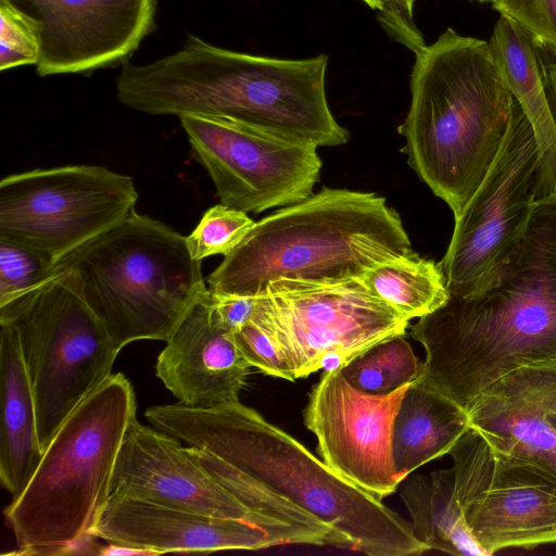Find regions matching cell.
I'll use <instances>...</instances> for the list:
<instances>
[{
    "instance_id": "20",
    "label": "cell",
    "mask_w": 556,
    "mask_h": 556,
    "mask_svg": "<svg viewBox=\"0 0 556 556\" xmlns=\"http://www.w3.org/2000/svg\"><path fill=\"white\" fill-rule=\"evenodd\" d=\"M0 479L15 500L38 467L39 443L33 389L16 330L0 321Z\"/></svg>"
},
{
    "instance_id": "6",
    "label": "cell",
    "mask_w": 556,
    "mask_h": 556,
    "mask_svg": "<svg viewBox=\"0 0 556 556\" xmlns=\"http://www.w3.org/2000/svg\"><path fill=\"white\" fill-rule=\"evenodd\" d=\"M136 408L131 382L113 374L62 424L26 488L4 510L16 554L68 555L96 538Z\"/></svg>"
},
{
    "instance_id": "17",
    "label": "cell",
    "mask_w": 556,
    "mask_h": 556,
    "mask_svg": "<svg viewBox=\"0 0 556 556\" xmlns=\"http://www.w3.org/2000/svg\"><path fill=\"white\" fill-rule=\"evenodd\" d=\"M250 367L233 333L219 325L207 289L166 341L155 372L178 403L206 408L239 400Z\"/></svg>"
},
{
    "instance_id": "37",
    "label": "cell",
    "mask_w": 556,
    "mask_h": 556,
    "mask_svg": "<svg viewBox=\"0 0 556 556\" xmlns=\"http://www.w3.org/2000/svg\"><path fill=\"white\" fill-rule=\"evenodd\" d=\"M477 1H479V2H490V3L492 2V0H477Z\"/></svg>"
},
{
    "instance_id": "34",
    "label": "cell",
    "mask_w": 556,
    "mask_h": 556,
    "mask_svg": "<svg viewBox=\"0 0 556 556\" xmlns=\"http://www.w3.org/2000/svg\"><path fill=\"white\" fill-rule=\"evenodd\" d=\"M98 554L105 556L153 555L151 552L141 548L110 542L108 546L101 547Z\"/></svg>"
},
{
    "instance_id": "26",
    "label": "cell",
    "mask_w": 556,
    "mask_h": 556,
    "mask_svg": "<svg viewBox=\"0 0 556 556\" xmlns=\"http://www.w3.org/2000/svg\"><path fill=\"white\" fill-rule=\"evenodd\" d=\"M472 428L492 447L532 460L556 476V430L546 418H515Z\"/></svg>"
},
{
    "instance_id": "16",
    "label": "cell",
    "mask_w": 556,
    "mask_h": 556,
    "mask_svg": "<svg viewBox=\"0 0 556 556\" xmlns=\"http://www.w3.org/2000/svg\"><path fill=\"white\" fill-rule=\"evenodd\" d=\"M40 26V77L125 64L155 28L157 0H9Z\"/></svg>"
},
{
    "instance_id": "33",
    "label": "cell",
    "mask_w": 556,
    "mask_h": 556,
    "mask_svg": "<svg viewBox=\"0 0 556 556\" xmlns=\"http://www.w3.org/2000/svg\"><path fill=\"white\" fill-rule=\"evenodd\" d=\"M212 294L214 313L219 325L232 333L252 318L257 305V296Z\"/></svg>"
},
{
    "instance_id": "13",
    "label": "cell",
    "mask_w": 556,
    "mask_h": 556,
    "mask_svg": "<svg viewBox=\"0 0 556 556\" xmlns=\"http://www.w3.org/2000/svg\"><path fill=\"white\" fill-rule=\"evenodd\" d=\"M539 156L532 127L513 102L509 127L484 179L467 202L439 265L448 293L465 294L513 251L536 200Z\"/></svg>"
},
{
    "instance_id": "36",
    "label": "cell",
    "mask_w": 556,
    "mask_h": 556,
    "mask_svg": "<svg viewBox=\"0 0 556 556\" xmlns=\"http://www.w3.org/2000/svg\"><path fill=\"white\" fill-rule=\"evenodd\" d=\"M546 419L549 421V424H551V425L555 428V430H556V416L547 417Z\"/></svg>"
},
{
    "instance_id": "30",
    "label": "cell",
    "mask_w": 556,
    "mask_h": 556,
    "mask_svg": "<svg viewBox=\"0 0 556 556\" xmlns=\"http://www.w3.org/2000/svg\"><path fill=\"white\" fill-rule=\"evenodd\" d=\"M235 341L251 367L266 375L295 380L292 369L282 356L267 328L255 317L233 333Z\"/></svg>"
},
{
    "instance_id": "11",
    "label": "cell",
    "mask_w": 556,
    "mask_h": 556,
    "mask_svg": "<svg viewBox=\"0 0 556 556\" xmlns=\"http://www.w3.org/2000/svg\"><path fill=\"white\" fill-rule=\"evenodd\" d=\"M454 493L480 545L506 548L556 544V476L498 451L469 427L450 450Z\"/></svg>"
},
{
    "instance_id": "21",
    "label": "cell",
    "mask_w": 556,
    "mask_h": 556,
    "mask_svg": "<svg viewBox=\"0 0 556 556\" xmlns=\"http://www.w3.org/2000/svg\"><path fill=\"white\" fill-rule=\"evenodd\" d=\"M469 427L467 413L454 402L422 382L409 383L393 424L392 453L399 481L448 454Z\"/></svg>"
},
{
    "instance_id": "29",
    "label": "cell",
    "mask_w": 556,
    "mask_h": 556,
    "mask_svg": "<svg viewBox=\"0 0 556 556\" xmlns=\"http://www.w3.org/2000/svg\"><path fill=\"white\" fill-rule=\"evenodd\" d=\"M51 268V263L35 251L0 240V304L45 280Z\"/></svg>"
},
{
    "instance_id": "2",
    "label": "cell",
    "mask_w": 556,
    "mask_h": 556,
    "mask_svg": "<svg viewBox=\"0 0 556 556\" xmlns=\"http://www.w3.org/2000/svg\"><path fill=\"white\" fill-rule=\"evenodd\" d=\"M327 65L325 54L275 59L188 35L173 54L143 65L123 64L116 98L150 115L220 117L317 148L337 147L350 134L329 109Z\"/></svg>"
},
{
    "instance_id": "1",
    "label": "cell",
    "mask_w": 556,
    "mask_h": 556,
    "mask_svg": "<svg viewBox=\"0 0 556 556\" xmlns=\"http://www.w3.org/2000/svg\"><path fill=\"white\" fill-rule=\"evenodd\" d=\"M426 359L416 379L466 413L490 384L556 358V193L536 199L513 251L465 294L420 317Z\"/></svg>"
},
{
    "instance_id": "22",
    "label": "cell",
    "mask_w": 556,
    "mask_h": 556,
    "mask_svg": "<svg viewBox=\"0 0 556 556\" xmlns=\"http://www.w3.org/2000/svg\"><path fill=\"white\" fill-rule=\"evenodd\" d=\"M400 495L414 536L427 551L489 556L473 535L454 493L453 469L407 476Z\"/></svg>"
},
{
    "instance_id": "5",
    "label": "cell",
    "mask_w": 556,
    "mask_h": 556,
    "mask_svg": "<svg viewBox=\"0 0 556 556\" xmlns=\"http://www.w3.org/2000/svg\"><path fill=\"white\" fill-rule=\"evenodd\" d=\"M400 215L374 192L323 188L255 223L207 278L218 295H260L278 279L363 277L413 253Z\"/></svg>"
},
{
    "instance_id": "7",
    "label": "cell",
    "mask_w": 556,
    "mask_h": 556,
    "mask_svg": "<svg viewBox=\"0 0 556 556\" xmlns=\"http://www.w3.org/2000/svg\"><path fill=\"white\" fill-rule=\"evenodd\" d=\"M64 268L77 273L85 301L118 351L138 340L166 342L208 289L186 237L136 211L64 256L51 275Z\"/></svg>"
},
{
    "instance_id": "4",
    "label": "cell",
    "mask_w": 556,
    "mask_h": 556,
    "mask_svg": "<svg viewBox=\"0 0 556 556\" xmlns=\"http://www.w3.org/2000/svg\"><path fill=\"white\" fill-rule=\"evenodd\" d=\"M415 58L403 150L457 217L500 152L514 97L490 41L447 28Z\"/></svg>"
},
{
    "instance_id": "14",
    "label": "cell",
    "mask_w": 556,
    "mask_h": 556,
    "mask_svg": "<svg viewBox=\"0 0 556 556\" xmlns=\"http://www.w3.org/2000/svg\"><path fill=\"white\" fill-rule=\"evenodd\" d=\"M408 386L374 394L354 388L339 369L325 370L303 412L323 460L379 500L401 483L393 462V424Z\"/></svg>"
},
{
    "instance_id": "3",
    "label": "cell",
    "mask_w": 556,
    "mask_h": 556,
    "mask_svg": "<svg viewBox=\"0 0 556 556\" xmlns=\"http://www.w3.org/2000/svg\"><path fill=\"white\" fill-rule=\"evenodd\" d=\"M163 432L206 451L287 498L369 556L427 551L412 526L362 488L319 460L290 434L239 400L211 407L180 403L144 413Z\"/></svg>"
},
{
    "instance_id": "25",
    "label": "cell",
    "mask_w": 556,
    "mask_h": 556,
    "mask_svg": "<svg viewBox=\"0 0 556 556\" xmlns=\"http://www.w3.org/2000/svg\"><path fill=\"white\" fill-rule=\"evenodd\" d=\"M421 363L404 336L376 343L339 370L354 388L374 394L390 393L415 381Z\"/></svg>"
},
{
    "instance_id": "28",
    "label": "cell",
    "mask_w": 556,
    "mask_h": 556,
    "mask_svg": "<svg viewBox=\"0 0 556 556\" xmlns=\"http://www.w3.org/2000/svg\"><path fill=\"white\" fill-rule=\"evenodd\" d=\"M40 52L39 23L9 0H0V71L37 64Z\"/></svg>"
},
{
    "instance_id": "12",
    "label": "cell",
    "mask_w": 556,
    "mask_h": 556,
    "mask_svg": "<svg viewBox=\"0 0 556 556\" xmlns=\"http://www.w3.org/2000/svg\"><path fill=\"white\" fill-rule=\"evenodd\" d=\"M178 118L223 204L258 214L313 194L323 165L316 146L220 117Z\"/></svg>"
},
{
    "instance_id": "27",
    "label": "cell",
    "mask_w": 556,
    "mask_h": 556,
    "mask_svg": "<svg viewBox=\"0 0 556 556\" xmlns=\"http://www.w3.org/2000/svg\"><path fill=\"white\" fill-rule=\"evenodd\" d=\"M256 222L245 212L223 203L206 210L193 231L186 237L194 260L229 254L249 233Z\"/></svg>"
},
{
    "instance_id": "31",
    "label": "cell",
    "mask_w": 556,
    "mask_h": 556,
    "mask_svg": "<svg viewBox=\"0 0 556 556\" xmlns=\"http://www.w3.org/2000/svg\"><path fill=\"white\" fill-rule=\"evenodd\" d=\"M492 7L556 55V0H492Z\"/></svg>"
},
{
    "instance_id": "24",
    "label": "cell",
    "mask_w": 556,
    "mask_h": 556,
    "mask_svg": "<svg viewBox=\"0 0 556 556\" xmlns=\"http://www.w3.org/2000/svg\"><path fill=\"white\" fill-rule=\"evenodd\" d=\"M363 279L380 299L409 320L435 311L450 294L439 263L415 252L375 265Z\"/></svg>"
},
{
    "instance_id": "32",
    "label": "cell",
    "mask_w": 556,
    "mask_h": 556,
    "mask_svg": "<svg viewBox=\"0 0 556 556\" xmlns=\"http://www.w3.org/2000/svg\"><path fill=\"white\" fill-rule=\"evenodd\" d=\"M415 2L416 0H386L383 9L378 12V18L386 30L416 56L427 45L414 21Z\"/></svg>"
},
{
    "instance_id": "9",
    "label": "cell",
    "mask_w": 556,
    "mask_h": 556,
    "mask_svg": "<svg viewBox=\"0 0 556 556\" xmlns=\"http://www.w3.org/2000/svg\"><path fill=\"white\" fill-rule=\"evenodd\" d=\"M253 317L270 332L295 379L340 369L376 343L404 336L409 323L363 277L278 279L257 295Z\"/></svg>"
},
{
    "instance_id": "10",
    "label": "cell",
    "mask_w": 556,
    "mask_h": 556,
    "mask_svg": "<svg viewBox=\"0 0 556 556\" xmlns=\"http://www.w3.org/2000/svg\"><path fill=\"white\" fill-rule=\"evenodd\" d=\"M137 200L130 176L99 165L11 174L0 181V240L35 251L53 267L126 218Z\"/></svg>"
},
{
    "instance_id": "15",
    "label": "cell",
    "mask_w": 556,
    "mask_h": 556,
    "mask_svg": "<svg viewBox=\"0 0 556 556\" xmlns=\"http://www.w3.org/2000/svg\"><path fill=\"white\" fill-rule=\"evenodd\" d=\"M111 493L150 503L251 522L277 545L308 544L300 530L265 519L239 502L184 447L176 437L129 424L114 466Z\"/></svg>"
},
{
    "instance_id": "23",
    "label": "cell",
    "mask_w": 556,
    "mask_h": 556,
    "mask_svg": "<svg viewBox=\"0 0 556 556\" xmlns=\"http://www.w3.org/2000/svg\"><path fill=\"white\" fill-rule=\"evenodd\" d=\"M470 427L556 416V358L522 366L486 387L467 410Z\"/></svg>"
},
{
    "instance_id": "35",
    "label": "cell",
    "mask_w": 556,
    "mask_h": 556,
    "mask_svg": "<svg viewBox=\"0 0 556 556\" xmlns=\"http://www.w3.org/2000/svg\"><path fill=\"white\" fill-rule=\"evenodd\" d=\"M365 2L369 8L374 10L381 11L383 9L386 0H362Z\"/></svg>"
},
{
    "instance_id": "18",
    "label": "cell",
    "mask_w": 556,
    "mask_h": 556,
    "mask_svg": "<svg viewBox=\"0 0 556 556\" xmlns=\"http://www.w3.org/2000/svg\"><path fill=\"white\" fill-rule=\"evenodd\" d=\"M92 534L153 555L254 551L277 545L267 532L244 520L172 508L113 493Z\"/></svg>"
},
{
    "instance_id": "19",
    "label": "cell",
    "mask_w": 556,
    "mask_h": 556,
    "mask_svg": "<svg viewBox=\"0 0 556 556\" xmlns=\"http://www.w3.org/2000/svg\"><path fill=\"white\" fill-rule=\"evenodd\" d=\"M490 45L505 81L529 121L539 164L534 193H556V55L509 18L497 20Z\"/></svg>"
},
{
    "instance_id": "8",
    "label": "cell",
    "mask_w": 556,
    "mask_h": 556,
    "mask_svg": "<svg viewBox=\"0 0 556 556\" xmlns=\"http://www.w3.org/2000/svg\"><path fill=\"white\" fill-rule=\"evenodd\" d=\"M0 321L17 332L45 451L68 416L113 375L119 351L85 301L73 268L0 304Z\"/></svg>"
}]
</instances>
